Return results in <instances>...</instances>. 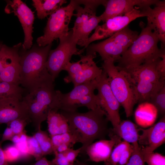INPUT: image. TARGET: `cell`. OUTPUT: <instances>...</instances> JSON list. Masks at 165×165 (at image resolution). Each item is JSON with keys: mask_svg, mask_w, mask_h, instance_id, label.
I'll return each instance as SVG.
<instances>
[{"mask_svg": "<svg viewBox=\"0 0 165 165\" xmlns=\"http://www.w3.org/2000/svg\"><path fill=\"white\" fill-rule=\"evenodd\" d=\"M60 113L67 120L69 132L75 135L82 144L81 153L96 139H105L111 129L106 112L100 106L85 113L77 111H61Z\"/></svg>", "mask_w": 165, "mask_h": 165, "instance_id": "6da1fadb", "label": "cell"}, {"mask_svg": "<svg viewBox=\"0 0 165 165\" xmlns=\"http://www.w3.org/2000/svg\"><path fill=\"white\" fill-rule=\"evenodd\" d=\"M52 43L44 46L35 45L29 50L20 51V85L28 93L54 82L46 66Z\"/></svg>", "mask_w": 165, "mask_h": 165, "instance_id": "7a4b0ae2", "label": "cell"}, {"mask_svg": "<svg viewBox=\"0 0 165 165\" xmlns=\"http://www.w3.org/2000/svg\"><path fill=\"white\" fill-rule=\"evenodd\" d=\"M118 69L125 72L137 103L149 102L155 90L165 82V56L134 68Z\"/></svg>", "mask_w": 165, "mask_h": 165, "instance_id": "3957f363", "label": "cell"}, {"mask_svg": "<svg viewBox=\"0 0 165 165\" xmlns=\"http://www.w3.org/2000/svg\"><path fill=\"white\" fill-rule=\"evenodd\" d=\"M144 25L142 22L140 23V34L117 61V68H134L165 56V47L159 48L158 37L148 25Z\"/></svg>", "mask_w": 165, "mask_h": 165, "instance_id": "277c9868", "label": "cell"}, {"mask_svg": "<svg viewBox=\"0 0 165 165\" xmlns=\"http://www.w3.org/2000/svg\"><path fill=\"white\" fill-rule=\"evenodd\" d=\"M96 79L78 85L67 93L55 90L50 109L75 112L81 107H85L89 110L95 109L99 106L97 96L94 94L96 87Z\"/></svg>", "mask_w": 165, "mask_h": 165, "instance_id": "5b68a950", "label": "cell"}, {"mask_svg": "<svg viewBox=\"0 0 165 165\" xmlns=\"http://www.w3.org/2000/svg\"><path fill=\"white\" fill-rule=\"evenodd\" d=\"M138 32L127 26L106 39L97 43L90 44L86 48V54L99 53L104 61H117L134 42Z\"/></svg>", "mask_w": 165, "mask_h": 165, "instance_id": "8992f818", "label": "cell"}, {"mask_svg": "<svg viewBox=\"0 0 165 165\" xmlns=\"http://www.w3.org/2000/svg\"><path fill=\"white\" fill-rule=\"evenodd\" d=\"M111 60L104 61L102 69L106 73L111 89L124 109L127 117L133 113L137 102L131 83L124 72L118 69Z\"/></svg>", "mask_w": 165, "mask_h": 165, "instance_id": "52a82bcc", "label": "cell"}, {"mask_svg": "<svg viewBox=\"0 0 165 165\" xmlns=\"http://www.w3.org/2000/svg\"><path fill=\"white\" fill-rule=\"evenodd\" d=\"M54 84L39 88L23 97L30 121L36 130L41 129L42 123L46 120L55 92Z\"/></svg>", "mask_w": 165, "mask_h": 165, "instance_id": "ba28073f", "label": "cell"}, {"mask_svg": "<svg viewBox=\"0 0 165 165\" xmlns=\"http://www.w3.org/2000/svg\"><path fill=\"white\" fill-rule=\"evenodd\" d=\"M80 5L79 0H71L67 6L61 7L50 15L44 29V35L37 39L38 46H45L52 43L54 40L67 34L74 11Z\"/></svg>", "mask_w": 165, "mask_h": 165, "instance_id": "9c48e42d", "label": "cell"}, {"mask_svg": "<svg viewBox=\"0 0 165 165\" xmlns=\"http://www.w3.org/2000/svg\"><path fill=\"white\" fill-rule=\"evenodd\" d=\"M59 39L58 46L50 50L46 63L47 70L54 81L66 64L70 62L72 56L79 55L82 53L77 48L79 40L73 35L72 30Z\"/></svg>", "mask_w": 165, "mask_h": 165, "instance_id": "30bf717a", "label": "cell"}, {"mask_svg": "<svg viewBox=\"0 0 165 165\" xmlns=\"http://www.w3.org/2000/svg\"><path fill=\"white\" fill-rule=\"evenodd\" d=\"M149 7L142 9L135 6L128 13L108 19L103 24L98 26L94 33L86 40L78 43L77 45L84 47L82 50L83 52L85 49L92 42L110 37L125 28L131 21L138 18L147 17L148 10Z\"/></svg>", "mask_w": 165, "mask_h": 165, "instance_id": "8fae6325", "label": "cell"}, {"mask_svg": "<svg viewBox=\"0 0 165 165\" xmlns=\"http://www.w3.org/2000/svg\"><path fill=\"white\" fill-rule=\"evenodd\" d=\"M96 54L79 55L80 60L75 62L68 63L63 70L68 75L64 78L66 83L72 82L74 87L95 79L102 74L103 69L98 67L94 61Z\"/></svg>", "mask_w": 165, "mask_h": 165, "instance_id": "7c38bea8", "label": "cell"}, {"mask_svg": "<svg viewBox=\"0 0 165 165\" xmlns=\"http://www.w3.org/2000/svg\"><path fill=\"white\" fill-rule=\"evenodd\" d=\"M96 79L99 106L106 112L108 120L114 128L121 121L119 114L121 105L113 93L107 74L103 70L102 74Z\"/></svg>", "mask_w": 165, "mask_h": 165, "instance_id": "4fadbf2b", "label": "cell"}, {"mask_svg": "<svg viewBox=\"0 0 165 165\" xmlns=\"http://www.w3.org/2000/svg\"><path fill=\"white\" fill-rule=\"evenodd\" d=\"M7 5L5 9L6 13H13L16 16L22 27L24 38L22 49L26 50H29L32 45L33 25L34 20V12L21 0L6 1Z\"/></svg>", "mask_w": 165, "mask_h": 165, "instance_id": "5bb4252c", "label": "cell"}, {"mask_svg": "<svg viewBox=\"0 0 165 165\" xmlns=\"http://www.w3.org/2000/svg\"><path fill=\"white\" fill-rule=\"evenodd\" d=\"M140 130L142 133L139 135L138 143L143 146L140 147L142 154L153 152L165 143V116L151 127L146 129L140 128Z\"/></svg>", "mask_w": 165, "mask_h": 165, "instance_id": "9a60e30c", "label": "cell"}, {"mask_svg": "<svg viewBox=\"0 0 165 165\" xmlns=\"http://www.w3.org/2000/svg\"><path fill=\"white\" fill-rule=\"evenodd\" d=\"M157 0H105L103 5L105 10L100 16L105 22L108 19L125 14L131 11L135 6L142 9L155 5Z\"/></svg>", "mask_w": 165, "mask_h": 165, "instance_id": "2e32d148", "label": "cell"}, {"mask_svg": "<svg viewBox=\"0 0 165 165\" xmlns=\"http://www.w3.org/2000/svg\"><path fill=\"white\" fill-rule=\"evenodd\" d=\"M30 121L25 107L22 100L16 97L0 100V125L7 124L17 119Z\"/></svg>", "mask_w": 165, "mask_h": 165, "instance_id": "e0dca14e", "label": "cell"}, {"mask_svg": "<svg viewBox=\"0 0 165 165\" xmlns=\"http://www.w3.org/2000/svg\"><path fill=\"white\" fill-rule=\"evenodd\" d=\"M109 140L102 139L93 143L86 148L85 153L89 160L93 162H105L109 158L116 145L121 142V138L110 131Z\"/></svg>", "mask_w": 165, "mask_h": 165, "instance_id": "ac0fdd59", "label": "cell"}, {"mask_svg": "<svg viewBox=\"0 0 165 165\" xmlns=\"http://www.w3.org/2000/svg\"><path fill=\"white\" fill-rule=\"evenodd\" d=\"M153 9L150 7L147 17L148 25L158 37L161 42L165 44V1L158 0Z\"/></svg>", "mask_w": 165, "mask_h": 165, "instance_id": "d6986e66", "label": "cell"}, {"mask_svg": "<svg viewBox=\"0 0 165 165\" xmlns=\"http://www.w3.org/2000/svg\"><path fill=\"white\" fill-rule=\"evenodd\" d=\"M22 43L12 47L3 44L0 50V73L3 70L13 68L20 64V51Z\"/></svg>", "mask_w": 165, "mask_h": 165, "instance_id": "ffe728a7", "label": "cell"}, {"mask_svg": "<svg viewBox=\"0 0 165 165\" xmlns=\"http://www.w3.org/2000/svg\"><path fill=\"white\" fill-rule=\"evenodd\" d=\"M140 128L128 120L120 121L119 124L111 129V132L129 143L138 142Z\"/></svg>", "mask_w": 165, "mask_h": 165, "instance_id": "44dd1931", "label": "cell"}, {"mask_svg": "<svg viewBox=\"0 0 165 165\" xmlns=\"http://www.w3.org/2000/svg\"><path fill=\"white\" fill-rule=\"evenodd\" d=\"M38 18L43 19L53 13L67 2L65 0H33Z\"/></svg>", "mask_w": 165, "mask_h": 165, "instance_id": "7402d4cb", "label": "cell"}, {"mask_svg": "<svg viewBox=\"0 0 165 165\" xmlns=\"http://www.w3.org/2000/svg\"><path fill=\"white\" fill-rule=\"evenodd\" d=\"M20 85L0 81V100L8 97H16L22 100L25 91Z\"/></svg>", "mask_w": 165, "mask_h": 165, "instance_id": "603a6c76", "label": "cell"}, {"mask_svg": "<svg viewBox=\"0 0 165 165\" xmlns=\"http://www.w3.org/2000/svg\"><path fill=\"white\" fill-rule=\"evenodd\" d=\"M149 101L163 116L165 112V82L159 85L151 95Z\"/></svg>", "mask_w": 165, "mask_h": 165, "instance_id": "cb8c5ba5", "label": "cell"}, {"mask_svg": "<svg viewBox=\"0 0 165 165\" xmlns=\"http://www.w3.org/2000/svg\"><path fill=\"white\" fill-rule=\"evenodd\" d=\"M33 136L38 141L44 156L53 153L54 149L51 138L46 131L40 129Z\"/></svg>", "mask_w": 165, "mask_h": 165, "instance_id": "d4e9b609", "label": "cell"}, {"mask_svg": "<svg viewBox=\"0 0 165 165\" xmlns=\"http://www.w3.org/2000/svg\"><path fill=\"white\" fill-rule=\"evenodd\" d=\"M130 144L124 141L116 145L108 159L104 162L105 165H119L120 158L123 151Z\"/></svg>", "mask_w": 165, "mask_h": 165, "instance_id": "484cf974", "label": "cell"}, {"mask_svg": "<svg viewBox=\"0 0 165 165\" xmlns=\"http://www.w3.org/2000/svg\"><path fill=\"white\" fill-rule=\"evenodd\" d=\"M57 111L50 109L48 114V130L50 136L60 134L59 125L61 115Z\"/></svg>", "mask_w": 165, "mask_h": 165, "instance_id": "4316f807", "label": "cell"}, {"mask_svg": "<svg viewBox=\"0 0 165 165\" xmlns=\"http://www.w3.org/2000/svg\"><path fill=\"white\" fill-rule=\"evenodd\" d=\"M50 138L54 148V152L57 148L61 144L68 143L74 145L79 142L77 137L70 132L50 136Z\"/></svg>", "mask_w": 165, "mask_h": 165, "instance_id": "83f0119b", "label": "cell"}, {"mask_svg": "<svg viewBox=\"0 0 165 165\" xmlns=\"http://www.w3.org/2000/svg\"><path fill=\"white\" fill-rule=\"evenodd\" d=\"M27 144L29 154L33 156L36 161L43 157L44 156L40 145L33 136H28Z\"/></svg>", "mask_w": 165, "mask_h": 165, "instance_id": "f1b7e54d", "label": "cell"}, {"mask_svg": "<svg viewBox=\"0 0 165 165\" xmlns=\"http://www.w3.org/2000/svg\"><path fill=\"white\" fill-rule=\"evenodd\" d=\"M133 152L127 163L125 165H145L140 147L138 142L133 144Z\"/></svg>", "mask_w": 165, "mask_h": 165, "instance_id": "f546056e", "label": "cell"}, {"mask_svg": "<svg viewBox=\"0 0 165 165\" xmlns=\"http://www.w3.org/2000/svg\"><path fill=\"white\" fill-rule=\"evenodd\" d=\"M142 156L148 165H165V157L160 153L152 152Z\"/></svg>", "mask_w": 165, "mask_h": 165, "instance_id": "4dcf8cb0", "label": "cell"}, {"mask_svg": "<svg viewBox=\"0 0 165 165\" xmlns=\"http://www.w3.org/2000/svg\"><path fill=\"white\" fill-rule=\"evenodd\" d=\"M28 121L25 119H17L7 123L14 134H20L24 132V129Z\"/></svg>", "mask_w": 165, "mask_h": 165, "instance_id": "1f68e13d", "label": "cell"}, {"mask_svg": "<svg viewBox=\"0 0 165 165\" xmlns=\"http://www.w3.org/2000/svg\"><path fill=\"white\" fill-rule=\"evenodd\" d=\"M3 152L9 163L16 162L21 157L20 152L15 145L7 147L3 150Z\"/></svg>", "mask_w": 165, "mask_h": 165, "instance_id": "d6a6232c", "label": "cell"}, {"mask_svg": "<svg viewBox=\"0 0 165 165\" xmlns=\"http://www.w3.org/2000/svg\"><path fill=\"white\" fill-rule=\"evenodd\" d=\"M21 140L18 143L15 145L20 152L22 157H26L30 155L29 154L27 144L28 136L24 131L20 134Z\"/></svg>", "mask_w": 165, "mask_h": 165, "instance_id": "836d02e7", "label": "cell"}, {"mask_svg": "<svg viewBox=\"0 0 165 165\" xmlns=\"http://www.w3.org/2000/svg\"><path fill=\"white\" fill-rule=\"evenodd\" d=\"M53 153L55 158L52 160L55 165H71L64 153H59L55 151Z\"/></svg>", "mask_w": 165, "mask_h": 165, "instance_id": "e575fe53", "label": "cell"}, {"mask_svg": "<svg viewBox=\"0 0 165 165\" xmlns=\"http://www.w3.org/2000/svg\"><path fill=\"white\" fill-rule=\"evenodd\" d=\"M81 148L76 149L71 148L64 152L68 161L71 164H73L78 155L81 153Z\"/></svg>", "mask_w": 165, "mask_h": 165, "instance_id": "d590c367", "label": "cell"}, {"mask_svg": "<svg viewBox=\"0 0 165 165\" xmlns=\"http://www.w3.org/2000/svg\"><path fill=\"white\" fill-rule=\"evenodd\" d=\"M134 150L133 146H130L123 152L119 163V165H125L130 159Z\"/></svg>", "mask_w": 165, "mask_h": 165, "instance_id": "8d00e7d4", "label": "cell"}, {"mask_svg": "<svg viewBox=\"0 0 165 165\" xmlns=\"http://www.w3.org/2000/svg\"><path fill=\"white\" fill-rule=\"evenodd\" d=\"M59 125L60 134L69 132V125L64 117L61 114Z\"/></svg>", "mask_w": 165, "mask_h": 165, "instance_id": "74e56055", "label": "cell"}, {"mask_svg": "<svg viewBox=\"0 0 165 165\" xmlns=\"http://www.w3.org/2000/svg\"><path fill=\"white\" fill-rule=\"evenodd\" d=\"M14 135V134L10 128L7 127L4 131L2 135V140L1 141L2 143L6 140L10 141Z\"/></svg>", "mask_w": 165, "mask_h": 165, "instance_id": "f35d334b", "label": "cell"}, {"mask_svg": "<svg viewBox=\"0 0 165 165\" xmlns=\"http://www.w3.org/2000/svg\"><path fill=\"white\" fill-rule=\"evenodd\" d=\"M73 146V145L70 144L62 143L57 148L55 151H57L59 153H64L68 149L72 148Z\"/></svg>", "mask_w": 165, "mask_h": 165, "instance_id": "ab89813d", "label": "cell"}, {"mask_svg": "<svg viewBox=\"0 0 165 165\" xmlns=\"http://www.w3.org/2000/svg\"><path fill=\"white\" fill-rule=\"evenodd\" d=\"M32 165H55L52 161H50L45 157H42L36 161V162Z\"/></svg>", "mask_w": 165, "mask_h": 165, "instance_id": "60d3db41", "label": "cell"}, {"mask_svg": "<svg viewBox=\"0 0 165 165\" xmlns=\"http://www.w3.org/2000/svg\"><path fill=\"white\" fill-rule=\"evenodd\" d=\"M2 143L0 141V165H9L5 157L3 150L1 146Z\"/></svg>", "mask_w": 165, "mask_h": 165, "instance_id": "b9f144b4", "label": "cell"}, {"mask_svg": "<svg viewBox=\"0 0 165 165\" xmlns=\"http://www.w3.org/2000/svg\"><path fill=\"white\" fill-rule=\"evenodd\" d=\"M20 134H14L11 139L10 141H12L14 144V145L18 143L21 140Z\"/></svg>", "mask_w": 165, "mask_h": 165, "instance_id": "7bdbcfd3", "label": "cell"}, {"mask_svg": "<svg viewBox=\"0 0 165 165\" xmlns=\"http://www.w3.org/2000/svg\"><path fill=\"white\" fill-rule=\"evenodd\" d=\"M73 165H89L86 163L81 162L78 160H76Z\"/></svg>", "mask_w": 165, "mask_h": 165, "instance_id": "ee69618b", "label": "cell"}, {"mask_svg": "<svg viewBox=\"0 0 165 165\" xmlns=\"http://www.w3.org/2000/svg\"><path fill=\"white\" fill-rule=\"evenodd\" d=\"M3 44L2 42L0 41V50L2 47V45Z\"/></svg>", "mask_w": 165, "mask_h": 165, "instance_id": "f6af8a7d", "label": "cell"}, {"mask_svg": "<svg viewBox=\"0 0 165 165\" xmlns=\"http://www.w3.org/2000/svg\"><path fill=\"white\" fill-rule=\"evenodd\" d=\"M73 165V164H72V165Z\"/></svg>", "mask_w": 165, "mask_h": 165, "instance_id": "bcb514c9", "label": "cell"}]
</instances>
